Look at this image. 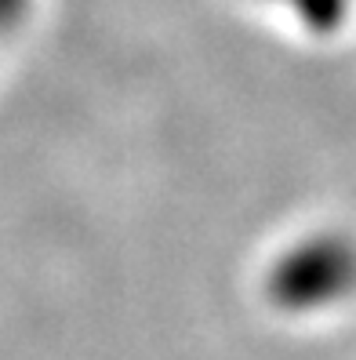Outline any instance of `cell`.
<instances>
[{
	"label": "cell",
	"instance_id": "cell-1",
	"mask_svg": "<svg viewBox=\"0 0 356 360\" xmlns=\"http://www.w3.org/2000/svg\"><path fill=\"white\" fill-rule=\"evenodd\" d=\"M18 8H22V0H0V33L18 18Z\"/></svg>",
	"mask_w": 356,
	"mask_h": 360
}]
</instances>
